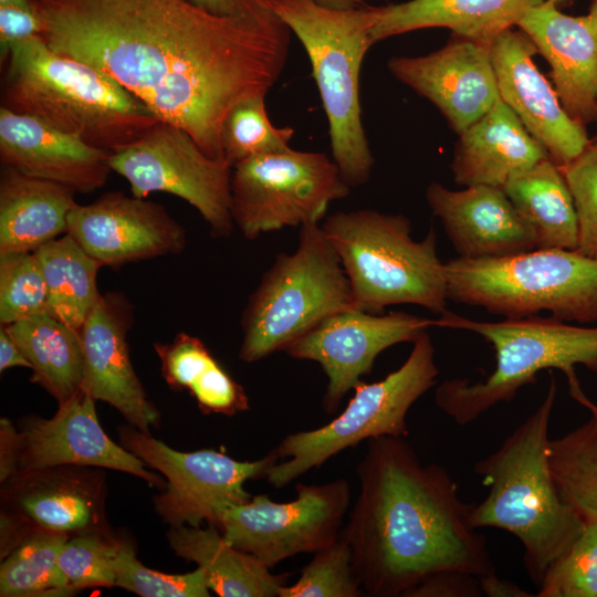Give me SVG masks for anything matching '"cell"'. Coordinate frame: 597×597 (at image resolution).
Returning <instances> with one entry per match:
<instances>
[{
	"label": "cell",
	"mask_w": 597,
	"mask_h": 597,
	"mask_svg": "<svg viewBox=\"0 0 597 597\" xmlns=\"http://www.w3.org/2000/svg\"><path fill=\"white\" fill-rule=\"evenodd\" d=\"M132 324L133 306L123 293L101 295L78 329L83 352L81 389L116 408L130 426L150 433L160 415L130 362L126 337Z\"/></svg>",
	"instance_id": "obj_21"
},
{
	"label": "cell",
	"mask_w": 597,
	"mask_h": 597,
	"mask_svg": "<svg viewBox=\"0 0 597 597\" xmlns=\"http://www.w3.org/2000/svg\"><path fill=\"white\" fill-rule=\"evenodd\" d=\"M570 396L586 407L589 419L568 433L551 439L549 464L562 498L586 523H597V405L567 379Z\"/></svg>",
	"instance_id": "obj_33"
},
{
	"label": "cell",
	"mask_w": 597,
	"mask_h": 597,
	"mask_svg": "<svg viewBox=\"0 0 597 597\" xmlns=\"http://www.w3.org/2000/svg\"><path fill=\"white\" fill-rule=\"evenodd\" d=\"M572 192L578 221L577 252L597 259V146L589 144L559 166Z\"/></svg>",
	"instance_id": "obj_41"
},
{
	"label": "cell",
	"mask_w": 597,
	"mask_h": 597,
	"mask_svg": "<svg viewBox=\"0 0 597 597\" xmlns=\"http://www.w3.org/2000/svg\"><path fill=\"white\" fill-rule=\"evenodd\" d=\"M387 66L399 82L432 103L457 134L500 97L491 44L452 33L442 48L420 56H392Z\"/></svg>",
	"instance_id": "obj_19"
},
{
	"label": "cell",
	"mask_w": 597,
	"mask_h": 597,
	"mask_svg": "<svg viewBox=\"0 0 597 597\" xmlns=\"http://www.w3.org/2000/svg\"><path fill=\"white\" fill-rule=\"evenodd\" d=\"M447 296L507 317L542 311L562 321L597 322V259L576 250L534 249L502 258L444 263Z\"/></svg>",
	"instance_id": "obj_8"
},
{
	"label": "cell",
	"mask_w": 597,
	"mask_h": 597,
	"mask_svg": "<svg viewBox=\"0 0 597 597\" xmlns=\"http://www.w3.org/2000/svg\"><path fill=\"white\" fill-rule=\"evenodd\" d=\"M48 289L34 252L0 254V323L46 313Z\"/></svg>",
	"instance_id": "obj_37"
},
{
	"label": "cell",
	"mask_w": 597,
	"mask_h": 597,
	"mask_svg": "<svg viewBox=\"0 0 597 597\" xmlns=\"http://www.w3.org/2000/svg\"><path fill=\"white\" fill-rule=\"evenodd\" d=\"M118 544L119 538L100 534L75 535L65 542L57 566L72 594L87 587L115 586L113 561Z\"/></svg>",
	"instance_id": "obj_40"
},
{
	"label": "cell",
	"mask_w": 597,
	"mask_h": 597,
	"mask_svg": "<svg viewBox=\"0 0 597 597\" xmlns=\"http://www.w3.org/2000/svg\"><path fill=\"white\" fill-rule=\"evenodd\" d=\"M34 253L46 283V314L80 329L102 295L97 289L102 264L67 233Z\"/></svg>",
	"instance_id": "obj_32"
},
{
	"label": "cell",
	"mask_w": 597,
	"mask_h": 597,
	"mask_svg": "<svg viewBox=\"0 0 597 597\" xmlns=\"http://www.w3.org/2000/svg\"><path fill=\"white\" fill-rule=\"evenodd\" d=\"M516 28L535 44L551 66V78L568 115L586 126L597 121V0L584 15L563 13L544 0Z\"/></svg>",
	"instance_id": "obj_22"
},
{
	"label": "cell",
	"mask_w": 597,
	"mask_h": 597,
	"mask_svg": "<svg viewBox=\"0 0 597 597\" xmlns=\"http://www.w3.org/2000/svg\"><path fill=\"white\" fill-rule=\"evenodd\" d=\"M31 2L51 50L114 80L212 158H223L228 112L266 95L289 57L292 32L268 0L233 15L190 0Z\"/></svg>",
	"instance_id": "obj_1"
},
{
	"label": "cell",
	"mask_w": 597,
	"mask_h": 597,
	"mask_svg": "<svg viewBox=\"0 0 597 597\" xmlns=\"http://www.w3.org/2000/svg\"><path fill=\"white\" fill-rule=\"evenodd\" d=\"M20 433L7 418L0 419V482L19 472Z\"/></svg>",
	"instance_id": "obj_44"
},
{
	"label": "cell",
	"mask_w": 597,
	"mask_h": 597,
	"mask_svg": "<svg viewBox=\"0 0 597 597\" xmlns=\"http://www.w3.org/2000/svg\"><path fill=\"white\" fill-rule=\"evenodd\" d=\"M537 49L519 28L498 35L491 59L501 100L514 112L548 156L564 166L590 143L586 126L574 121L546 77L537 69Z\"/></svg>",
	"instance_id": "obj_18"
},
{
	"label": "cell",
	"mask_w": 597,
	"mask_h": 597,
	"mask_svg": "<svg viewBox=\"0 0 597 597\" xmlns=\"http://www.w3.org/2000/svg\"><path fill=\"white\" fill-rule=\"evenodd\" d=\"M265 96L255 94L239 101L224 117L220 144L223 158L231 167L252 156L291 148L294 129L271 123Z\"/></svg>",
	"instance_id": "obj_35"
},
{
	"label": "cell",
	"mask_w": 597,
	"mask_h": 597,
	"mask_svg": "<svg viewBox=\"0 0 597 597\" xmlns=\"http://www.w3.org/2000/svg\"><path fill=\"white\" fill-rule=\"evenodd\" d=\"M596 123H597V121H596ZM591 144L597 146V130H596V134L594 135V137L591 138Z\"/></svg>",
	"instance_id": "obj_49"
},
{
	"label": "cell",
	"mask_w": 597,
	"mask_h": 597,
	"mask_svg": "<svg viewBox=\"0 0 597 597\" xmlns=\"http://www.w3.org/2000/svg\"><path fill=\"white\" fill-rule=\"evenodd\" d=\"M2 326L31 364L30 380L59 405L81 388L83 352L78 329L46 313Z\"/></svg>",
	"instance_id": "obj_31"
},
{
	"label": "cell",
	"mask_w": 597,
	"mask_h": 597,
	"mask_svg": "<svg viewBox=\"0 0 597 597\" xmlns=\"http://www.w3.org/2000/svg\"><path fill=\"white\" fill-rule=\"evenodd\" d=\"M174 553L205 570L210 590L221 597H279L289 574H273L253 555L230 544L218 527L170 526Z\"/></svg>",
	"instance_id": "obj_28"
},
{
	"label": "cell",
	"mask_w": 597,
	"mask_h": 597,
	"mask_svg": "<svg viewBox=\"0 0 597 597\" xmlns=\"http://www.w3.org/2000/svg\"><path fill=\"white\" fill-rule=\"evenodd\" d=\"M483 594L476 576L447 572L423 580L408 597H475Z\"/></svg>",
	"instance_id": "obj_43"
},
{
	"label": "cell",
	"mask_w": 597,
	"mask_h": 597,
	"mask_svg": "<svg viewBox=\"0 0 597 597\" xmlns=\"http://www.w3.org/2000/svg\"><path fill=\"white\" fill-rule=\"evenodd\" d=\"M95 399L81 388L59 405L50 419L28 417L20 425L19 471L74 464L133 474L164 489L166 479L122 444L115 443L98 422Z\"/></svg>",
	"instance_id": "obj_20"
},
{
	"label": "cell",
	"mask_w": 597,
	"mask_h": 597,
	"mask_svg": "<svg viewBox=\"0 0 597 597\" xmlns=\"http://www.w3.org/2000/svg\"><path fill=\"white\" fill-rule=\"evenodd\" d=\"M356 574L349 542L342 532L332 544L316 551L302 568L298 579L284 585L279 597H359L364 596Z\"/></svg>",
	"instance_id": "obj_36"
},
{
	"label": "cell",
	"mask_w": 597,
	"mask_h": 597,
	"mask_svg": "<svg viewBox=\"0 0 597 597\" xmlns=\"http://www.w3.org/2000/svg\"><path fill=\"white\" fill-rule=\"evenodd\" d=\"M439 369L427 331L415 341L405 363L381 380L359 381L354 396L331 422L287 434L275 451L280 461L266 474L268 482L282 489L329 458L379 437H407V413L436 385Z\"/></svg>",
	"instance_id": "obj_10"
},
{
	"label": "cell",
	"mask_w": 597,
	"mask_h": 597,
	"mask_svg": "<svg viewBox=\"0 0 597 597\" xmlns=\"http://www.w3.org/2000/svg\"><path fill=\"white\" fill-rule=\"evenodd\" d=\"M502 189L532 232L536 249L577 248L574 199L561 167L551 157L514 174Z\"/></svg>",
	"instance_id": "obj_29"
},
{
	"label": "cell",
	"mask_w": 597,
	"mask_h": 597,
	"mask_svg": "<svg viewBox=\"0 0 597 597\" xmlns=\"http://www.w3.org/2000/svg\"><path fill=\"white\" fill-rule=\"evenodd\" d=\"M537 597H597V523H586L572 546L549 567Z\"/></svg>",
	"instance_id": "obj_39"
},
{
	"label": "cell",
	"mask_w": 597,
	"mask_h": 597,
	"mask_svg": "<svg viewBox=\"0 0 597 597\" xmlns=\"http://www.w3.org/2000/svg\"><path fill=\"white\" fill-rule=\"evenodd\" d=\"M356 473L359 491L343 526L364 594L408 597L447 572L496 574L485 537L450 473L422 464L404 437L368 440Z\"/></svg>",
	"instance_id": "obj_2"
},
{
	"label": "cell",
	"mask_w": 597,
	"mask_h": 597,
	"mask_svg": "<svg viewBox=\"0 0 597 597\" xmlns=\"http://www.w3.org/2000/svg\"><path fill=\"white\" fill-rule=\"evenodd\" d=\"M348 279L318 223L300 227L293 253H279L242 313L239 358L283 350L325 318L353 310Z\"/></svg>",
	"instance_id": "obj_9"
},
{
	"label": "cell",
	"mask_w": 597,
	"mask_h": 597,
	"mask_svg": "<svg viewBox=\"0 0 597 597\" xmlns=\"http://www.w3.org/2000/svg\"><path fill=\"white\" fill-rule=\"evenodd\" d=\"M457 135L450 169L459 186L502 188L514 174L549 157L501 97Z\"/></svg>",
	"instance_id": "obj_25"
},
{
	"label": "cell",
	"mask_w": 597,
	"mask_h": 597,
	"mask_svg": "<svg viewBox=\"0 0 597 597\" xmlns=\"http://www.w3.org/2000/svg\"><path fill=\"white\" fill-rule=\"evenodd\" d=\"M161 375L174 390H188L201 412L234 416L249 409L243 387L196 336L178 333L170 343H154Z\"/></svg>",
	"instance_id": "obj_30"
},
{
	"label": "cell",
	"mask_w": 597,
	"mask_h": 597,
	"mask_svg": "<svg viewBox=\"0 0 597 597\" xmlns=\"http://www.w3.org/2000/svg\"><path fill=\"white\" fill-rule=\"evenodd\" d=\"M118 431L126 450L165 476L166 486L154 498V507L169 526H200L208 521L218 527L224 510L252 498L244 483L265 479L280 461L275 449L255 461H238L212 449L174 450L133 426Z\"/></svg>",
	"instance_id": "obj_12"
},
{
	"label": "cell",
	"mask_w": 597,
	"mask_h": 597,
	"mask_svg": "<svg viewBox=\"0 0 597 597\" xmlns=\"http://www.w3.org/2000/svg\"><path fill=\"white\" fill-rule=\"evenodd\" d=\"M115 586L142 597H209L205 570L197 567L187 574H165L143 565L134 547L119 540L113 561Z\"/></svg>",
	"instance_id": "obj_38"
},
{
	"label": "cell",
	"mask_w": 597,
	"mask_h": 597,
	"mask_svg": "<svg viewBox=\"0 0 597 597\" xmlns=\"http://www.w3.org/2000/svg\"><path fill=\"white\" fill-rule=\"evenodd\" d=\"M109 164L133 196L175 195L197 209L211 237L231 234L232 167L224 158L208 156L185 129L158 121L140 138L112 151Z\"/></svg>",
	"instance_id": "obj_13"
},
{
	"label": "cell",
	"mask_w": 597,
	"mask_h": 597,
	"mask_svg": "<svg viewBox=\"0 0 597 597\" xmlns=\"http://www.w3.org/2000/svg\"><path fill=\"white\" fill-rule=\"evenodd\" d=\"M483 594L491 597L513 596L528 597L531 594L520 588L516 584L501 579L496 574L479 578Z\"/></svg>",
	"instance_id": "obj_46"
},
{
	"label": "cell",
	"mask_w": 597,
	"mask_h": 597,
	"mask_svg": "<svg viewBox=\"0 0 597 597\" xmlns=\"http://www.w3.org/2000/svg\"><path fill=\"white\" fill-rule=\"evenodd\" d=\"M109 158L111 151L40 118L0 107V159L4 166L90 193L105 185L112 171Z\"/></svg>",
	"instance_id": "obj_23"
},
{
	"label": "cell",
	"mask_w": 597,
	"mask_h": 597,
	"mask_svg": "<svg viewBox=\"0 0 597 597\" xmlns=\"http://www.w3.org/2000/svg\"><path fill=\"white\" fill-rule=\"evenodd\" d=\"M102 468L63 464L19 471L0 488V558L36 532L113 535Z\"/></svg>",
	"instance_id": "obj_15"
},
{
	"label": "cell",
	"mask_w": 597,
	"mask_h": 597,
	"mask_svg": "<svg viewBox=\"0 0 597 597\" xmlns=\"http://www.w3.org/2000/svg\"><path fill=\"white\" fill-rule=\"evenodd\" d=\"M549 1H553L554 3H556L557 6L567 1V0H549Z\"/></svg>",
	"instance_id": "obj_50"
},
{
	"label": "cell",
	"mask_w": 597,
	"mask_h": 597,
	"mask_svg": "<svg viewBox=\"0 0 597 597\" xmlns=\"http://www.w3.org/2000/svg\"><path fill=\"white\" fill-rule=\"evenodd\" d=\"M318 3L335 9H352L368 4L375 0H316Z\"/></svg>",
	"instance_id": "obj_48"
},
{
	"label": "cell",
	"mask_w": 597,
	"mask_h": 597,
	"mask_svg": "<svg viewBox=\"0 0 597 597\" xmlns=\"http://www.w3.org/2000/svg\"><path fill=\"white\" fill-rule=\"evenodd\" d=\"M39 14L31 0L0 2V61L6 62L10 48L23 40L40 35Z\"/></svg>",
	"instance_id": "obj_42"
},
{
	"label": "cell",
	"mask_w": 597,
	"mask_h": 597,
	"mask_svg": "<svg viewBox=\"0 0 597 597\" xmlns=\"http://www.w3.org/2000/svg\"><path fill=\"white\" fill-rule=\"evenodd\" d=\"M230 187L232 219L248 240L318 223L329 203L350 190L325 154L292 148L239 161L232 167Z\"/></svg>",
	"instance_id": "obj_11"
},
{
	"label": "cell",
	"mask_w": 597,
	"mask_h": 597,
	"mask_svg": "<svg viewBox=\"0 0 597 597\" xmlns=\"http://www.w3.org/2000/svg\"><path fill=\"white\" fill-rule=\"evenodd\" d=\"M556 394L552 375L536 410L473 469L489 488L486 498L474 505L473 525L513 534L524 548L525 569L536 587L586 525L562 498L551 470L548 430Z\"/></svg>",
	"instance_id": "obj_3"
},
{
	"label": "cell",
	"mask_w": 597,
	"mask_h": 597,
	"mask_svg": "<svg viewBox=\"0 0 597 597\" xmlns=\"http://www.w3.org/2000/svg\"><path fill=\"white\" fill-rule=\"evenodd\" d=\"M434 321L439 327L481 335L495 353V368L484 380L452 378L437 387V407L459 426L474 421L500 402L511 401L542 370L559 369L567 378L576 375V365L597 371V327L535 315L478 322L447 310Z\"/></svg>",
	"instance_id": "obj_7"
},
{
	"label": "cell",
	"mask_w": 597,
	"mask_h": 597,
	"mask_svg": "<svg viewBox=\"0 0 597 597\" xmlns=\"http://www.w3.org/2000/svg\"><path fill=\"white\" fill-rule=\"evenodd\" d=\"M348 279L354 307L373 314L396 304L446 311L444 263L437 254L433 227L415 241L402 214L370 209L338 211L321 226Z\"/></svg>",
	"instance_id": "obj_6"
},
{
	"label": "cell",
	"mask_w": 597,
	"mask_h": 597,
	"mask_svg": "<svg viewBox=\"0 0 597 597\" xmlns=\"http://www.w3.org/2000/svg\"><path fill=\"white\" fill-rule=\"evenodd\" d=\"M195 4L220 15H233L243 12L256 0H190Z\"/></svg>",
	"instance_id": "obj_47"
},
{
	"label": "cell",
	"mask_w": 597,
	"mask_h": 597,
	"mask_svg": "<svg viewBox=\"0 0 597 597\" xmlns=\"http://www.w3.org/2000/svg\"><path fill=\"white\" fill-rule=\"evenodd\" d=\"M268 1L308 56L342 178L350 188L365 185L374 157L362 119L359 81L365 55L375 44L373 6L335 9L316 0Z\"/></svg>",
	"instance_id": "obj_5"
},
{
	"label": "cell",
	"mask_w": 597,
	"mask_h": 597,
	"mask_svg": "<svg viewBox=\"0 0 597 597\" xmlns=\"http://www.w3.org/2000/svg\"><path fill=\"white\" fill-rule=\"evenodd\" d=\"M1 1H6V0H0V2H1Z\"/></svg>",
	"instance_id": "obj_51"
},
{
	"label": "cell",
	"mask_w": 597,
	"mask_h": 597,
	"mask_svg": "<svg viewBox=\"0 0 597 597\" xmlns=\"http://www.w3.org/2000/svg\"><path fill=\"white\" fill-rule=\"evenodd\" d=\"M544 0H408L373 6L370 34L375 43L428 28L492 44L503 31L516 28L531 8Z\"/></svg>",
	"instance_id": "obj_26"
},
{
	"label": "cell",
	"mask_w": 597,
	"mask_h": 597,
	"mask_svg": "<svg viewBox=\"0 0 597 597\" xmlns=\"http://www.w3.org/2000/svg\"><path fill=\"white\" fill-rule=\"evenodd\" d=\"M102 266L179 254L187 242L185 228L157 202L111 191L88 205L76 203L67 230Z\"/></svg>",
	"instance_id": "obj_17"
},
{
	"label": "cell",
	"mask_w": 597,
	"mask_h": 597,
	"mask_svg": "<svg viewBox=\"0 0 597 597\" xmlns=\"http://www.w3.org/2000/svg\"><path fill=\"white\" fill-rule=\"evenodd\" d=\"M296 498L275 502L258 494L224 510L219 531L235 548L256 557L266 567L301 553H315L339 536L350 506L345 479L324 484L295 485Z\"/></svg>",
	"instance_id": "obj_14"
},
{
	"label": "cell",
	"mask_w": 597,
	"mask_h": 597,
	"mask_svg": "<svg viewBox=\"0 0 597 597\" xmlns=\"http://www.w3.org/2000/svg\"><path fill=\"white\" fill-rule=\"evenodd\" d=\"M431 326H436L434 320L401 311L373 314L353 308L325 318L284 352L320 364L328 380L323 408L335 413L362 376L371 371L381 352L399 343H413Z\"/></svg>",
	"instance_id": "obj_16"
},
{
	"label": "cell",
	"mask_w": 597,
	"mask_h": 597,
	"mask_svg": "<svg viewBox=\"0 0 597 597\" xmlns=\"http://www.w3.org/2000/svg\"><path fill=\"white\" fill-rule=\"evenodd\" d=\"M71 536L36 532L24 538L0 565L1 597L72 595L57 566L59 554Z\"/></svg>",
	"instance_id": "obj_34"
},
{
	"label": "cell",
	"mask_w": 597,
	"mask_h": 597,
	"mask_svg": "<svg viewBox=\"0 0 597 597\" xmlns=\"http://www.w3.org/2000/svg\"><path fill=\"white\" fill-rule=\"evenodd\" d=\"M4 63L2 107L40 118L94 147L115 151L158 122L114 80L54 52L40 35L13 44Z\"/></svg>",
	"instance_id": "obj_4"
},
{
	"label": "cell",
	"mask_w": 597,
	"mask_h": 597,
	"mask_svg": "<svg viewBox=\"0 0 597 597\" xmlns=\"http://www.w3.org/2000/svg\"><path fill=\"white\" fill-rule=\"evenodd\" d=\"M0 175V254L34 252L66 233L77 203L63 185L2 165Z\"/></svg>",
	"instance_id": "obj_27"
},
{
	"label": "cell",
	"mask_w": 597,
	"mask_h": 597,
	"mask_svg": "<svg viewBox=\"0 0 597 597\" xmlns=\"http://www.w3.org/2000/svg\"><path fill=\"white\" fill-rule=\"evenodd\" d=\"M27 367L31 369V364L20 350L19 346L11 338L6 328H0V371L11 367Z\"/></svg>",
	"instance_id": "obj_45"
},
{
	"label": "cell",
	"mask_w": 597,
	"mask_h": 597,
	"mask_svg": "<svg viewBox=\"0 0 597 597\" xmlns=\"http://www.w3.org/2000/svg\"><path fill=\"white\" fill-rule=\"evenodd\" d=\"M426 198L459 258H502L536 249L532 232L500 187L451 190L432 181Z\"/></svg>",
	"instance_id": "obj_24"
}]
</instances>
